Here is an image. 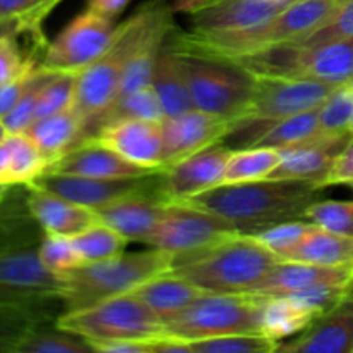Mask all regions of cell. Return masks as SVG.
Returning a JSON list of instances; mask_svg holds the SVG:
<instances>
[{
	"instance_id": "15",
	"label": "cell",
	"mask_w": 353,
	"mask_h": 353,
	"mask_svg": "<svg viewBox=\"0 0 353 353\" xmlns=\"http://www.w3.org/2000/svg\"><path fill=\"white\" fill-rule=\"evenodd\" d=\"M161 130L164 138L162 165L168 168L196 152L223 143L236 131V123L228 117L192 109L179 116L165 117L161 123Z\"/></svg>"
},
{
	"instance_id": "2",
	"label": "cell",
	"mask_w": 353,
	"mask_h": 353,
	"mask_svg": "<svg viewBox=\"0 0 353 353\" xmlns=\"http://www.w3.org/2000/svg\"><path fill=\"white\" fill-rule=\"evenodd\" d=\"M324 188L299 179H261L231 183L178 202L210 210L231 221L243 233L303 219L307 207L317 202Z\"/></svg>"
},
{
	"instance_id": "43",
	"label": "cell",
	"mask_w": 353,
	"mask_h": 353,
	"mask_svg": "<svg viewBox=\"0 0 353 353\" xmlns=\"http://www.w3.org/2000/svg\"><path fill=\"white\" fill-rule=\"evenodd\" d=\"M314 228L312 223L305 219H296V221H286V223L274 224V226L262 228V230L252 231V233H245L268 247L269 250L274 252L279 259L285 252L292 250L295 245L302 241V238L309 233Z\"/></svg>"
},
{
	"instance_id": "47",
	"label": "cell",
	"mask_w": 353,
	"mask_h": 353,
	"mask_svg": "<svg viewBox=\"0 0 353 353\" xmlns=\"http://www.w3.org/2000/svg\"><path fill=\"white\" fill-rule=\"evenodd\" d=\"M347 185L353 186V137L347 143V147L341 150L334 164L331 165L330 172L321 183V188H330V186Z\"/></svg>"
},
{
	"instance_id": "42",
	"label": "cell",
	"mask_w": 353,
	"mask_h": 353,
	"mask_svg": "<svg viewBox=\"0 0 353 353\" xmlns=\"http://www.w3.org/2000/svg\"><path fill=\"white\" fill-rule=\"evenodd\" d=\"M76 83L78 72H57L41 90L34 119L72 109L76 99Z\"/></svg>"
},
{
	"instance_id": "31",
	"label": "cell",
	"mask_w": 353,
	"mask_h": 353,
	"mask_svg": "<svg viewBox=\"0 0 353 353\" xmlns=\"http://www.w3.org/2000/svg\"><path fill=\"white\" fill-rule=\"evenodd\" d=\"M321 133L319 124V107L307 112L295 114V116L285 117L278 123L271 124L261 133L255 134L248 147H264L283 150L292 145L305 141L309 138L317 137Z\"/></svg>"
},
{
	"instance_id": "12",
	"label": "cell",
	"mask_w": 353,
	"mask_h": 353,
	"mask_svg": "<svg viewBox=\"0 0 353 353\" xmlns=\"http://www.w3.org/2000/svg\"><path fill=\"white\" fill-rule=\"evenodd\" d=\"M116 31L112 17L86 9L45 47L41 65L55 72L83 71L109 50Z\"/></svg>"
},
{
	"instance_id": "53",
	"label": "cell",
	"mask_w": 353,
	"mask_h": 353,
	"mask_svg": "<svg viewBox=\"0 0 353 353\" xmlns=\"http://www.w3.org/2000/svg\"><path fill=\"white\" fill-rule=\"evenodd\" d=\"M7 134H9V131H7V128H6V124H3V121L0 119V141L6 140Z\"/></svg>"
},
{
	"instance_id": "5",
	"label": "cell",
	"mask_w": 353,
	"mask_h": 353,
	"mask_svg": "<svg viewBox=\"0 0 353 353\" xmlns=\"http://www.w3.org/2000/svg\"><path fill=\"white\" fill-rule=\"evenodd\" d=\"M172 265L174 255L154 247L137 254H119L107 261L83 264L62 278L64 288L61 299L64 312L126 295L141 283L171 271Z\"/></svg>"
},
{
	"instance_id": "6",
	"label": "cell",
	"mask_w": 353,
	"mask_h": 353,
	"mask_svg": "<svg viewBox=\"0 0 353 353\" xmlns=\"http://www.w3.org/2000/svg\"><path fill=\"white\" fill-rule=\"evenodd\" d=\"M228 62L254 76L317 79L336 86H353V38L316 47L286 41Z\"/></svg>"
},
{
	"instance_id": "36",
	"label": "cell",
	"mask_w": 353,
	"mask_h": 353,
	"mask_svg": "<svg viewBox=\"0 0 353 353\" xmlns=\"http://www.w3.org/2000/svg\"><path fill=\"white\" fill-rule=\"evenodd\" d=\"M71 241L76 250H78V254L81 255L85 264L116 257V255L123 254L126 245L130 243L117 231H114L112 228L105 226L102 223L76 234V236L71 238Z\"/></svg>"
},
{
	"instance_id": "32",
	"label": "cell",
	"mask_w": 353,
	"mask_h": 353,
	"mask_svg": "<svg viewBox=\"0 0 353 353\" xmlns=\"http://www.w3.org/2000/svg\"><path fill=\"white\" fill-rule=\"evenodd\" d=\"M117 119H143L152 121V123H162L165 119V114L154 86H145V88L117 97L110 109L97 121L88 138H92L103 124Z\"/></svg>"
},
{
	"instance_id": "22",
	"label": "cell",
	"mask_w": 353,
	"mask_h": 353,
	"mask_svg": "<svg viewBox=\"0 0 353 353\" xmlns=\"http://www.w3.org/2000/svg\"><path fill=\"white\" fill-rule=\"evenodd\" d=\"M165 205L168 200L162 195L161 188H157L107 203L95 209V214L100 223L112 228L128 241L145 243L161 223Z\"/></svg>"
},
{
	"instance_id": "20",
	"label": "cell",
	"mask_w": 353,
	"mask_h": 353,
	"mask_svg": "<svg viewBox=\"0 0 353 353\" xmlns=\"http://www.w3.org/2000/svg\"><path fill=\"white\" fill-rule=\"evenodd\" d=\"M92 138L116 150L133 164L148 169H164V138L161 123L143 119L110 121Z\"/></svg>"
},
{
	"instance_id": "21",
	"label": "cell",
	"mask_w": 353,
	"mask_h": 353,
	"mask_svg": "<svg viewBox=\"0 0 353 353\" xmlns=\"http://www.w3.org/2000/svg\"><path fill=\"white\" fill-rule=\"evenodd\" d=\"M52 172L90 176L102 179H131L147 178L162 172L164 169H148L126 161L112 148L105 147L93 138H86L76 147L69 148L64 155L47 168Z\"/></svg>"
},
{
	"instance_id": "7",
	"label": "cell",
	"mask_w": 353,
	"mask_h": 353,
	"mask_svg": "<svg viewBox=\"0 0 353 353\" xmlns=\"http://www.w3.org/2000/svg\"><path fill=\"white\" fill-rule=\"evenodd\" d=\"M61 330L97 345L123 340H159L168 336L161 317L140 299L119 295L86 309L68 310L57 317Z\"/></svg>"
},
{
	"instance_id": "29",
	"label": "cell",
	"mask_w": 353,
	"mask_h": 353,
	"mask_svg": "<svg viewBox=\"0 0 353 353\" xmlns=\"http://www.w3.org/2000/svg\"><path fill=\"white\" fill-rule=\"evenodd\" d=\"M152 86L161 100L165 117L179 116V114L195 109L188 83L179 68L178 55L169 45H164L159 54Z\"/></svg>"
},
{
	"instance_id": "27",
	"label": "cell",
	"mask_w": 353,
	"mask_h": 353,
	"mask_svg": "<svg viewBox=\"0 0 353 353\" xmlns=\"http://www.w3.org/2000/svg\"><path fill=\"white\" fill-rule=\"evenodd\" d=\"M281 261L309 262L353 271V236L314 226L299 245L281 255Z\"/></svg>"
},
{
	"instance_id": "50",
	"label": "cell",
	"mask_w": 353,
	"mask_h": 353,
	"mask_svg": "<svg viewBox=\"0 0 353 353\" xmlns=\"http://www.w3.org/2000/svg\"><path fill=\"white\" fill-rule=\"evenodd\" d=\"M130 2L131 0H88V9L114 19L117 14H121L126 9Z\"/></svg>"
},
{
	"instance_id": "30",
	"label": "cell",
	"mask_w": 353,
	"mask_h": 353,
	"mask_svg": "<svg viewBox=\"0 0 353 353\" xmlns=\"http://www.w3.org/2000/svg\"><path fill=\"white\" fill-rule=\"evenodd\" d=\"M321 314L295 296H268L262 317V333L271 340L285 341L286 338L305 331Z\"/></svg>"
},
{
	"instance_id": "3",
	"label": "cell",
	"mask_w": 353,
	"mask_h": 353,
	"mask_svg": "<svg viewBox=\"0 0 353 353\" xmlns=\"http://www.w3.org/2000/svg\"><path fill=\"white\" fill-rule=\"evenodd\" d=\"M341 0H292L281 12L255 26L228 33H176L169 47L196 57L233 61L272 45L300 41L336 12Z\"/></svg>"
},
{
	"instance_id": "33",
	"label": "cell",
	"mask_w": 353,
	"mask_h": 353,
	"mask_svg": "<svg viewBox=\"0 0 353 353\" xmlns=\"http://www.w3.org/2000/svg\"><path fill=\"white\" fill-rule=\"evenodd\" d=\"M279 161L281 155L274 148L245 147L241 150H233L226 164L223 185L268 179Z\"/></svg>"
},
{
	"instance_id": "17",
	"label": "cell",
	"mask_w": 353,
	"mask_h": 353,
	"mask_svg": "<svg viewBox=\"0 0 353 353\" xmlns=\"http://www.w3.org/2000/svg\"><path fill=\"white\" fill-rule=\"evenodd\" d=\"M231 152V148L217 143L164 168L161 174L164 199L186 200L223 185Z\"/></svg>"
},
{
	"instance_id": "11",
	"label": "cell",
	"mask_w": 353,
	"mask_h": 353,
	"mask_svg": "<svg viewBox=\"0 0 353 353\" xmlns=\"http://www.w3.org/2000/svg\"><path fill=\"white\" fill-rule=\"evenodd\" d=\"M336 88L340 86L317 79L255 76L250 105L236 130L257 124L262 131L285 117L317 109Z\"/></svg>"
},
{
	"instance_id": "25",
	"label": "cell",
	"mask_w": 353,
	"mask_h": 353,
	"mask_svg": "<svg viewBox=\"0 0 353 353\" xmlns=\"http://www.w3.org/2000/svg\"><path fill=\"white\" fill-rule=\"evenodd\" d=\"M209 293L207 290L190 283L188 279L168 271L138 285L137 288L131 290L130 295L140 299L161 317L162 323L168 324L169 321L185 312L192 303Z\"/></svg>"
},
{
	"instance_id": "13",
	"label": "cell",
	"mask_w": 353,
	"mask_h": 353,
	"mask_svg": "<svg viewBox=\"0 0 353 353\" xmlns=\"http://www.w3.org/2000/svg\"><path fill=\"white\" fill-rule=\"evenodd\" d=\"M292 0H179L195 33H228L271 19Z\"/></svg>"
},
{
	"instance_id": "19",
	"label": "cell",
	"mask_w": 353,
	"mask_h": 353,
	"mask_svg": "<svg viewBox=\"0 0 353 353\" xmlns=\"http://www.w3.org/2000/svg\"><path fill=\"white\" fill-rule=\"evenodd\" d=\"M283 353H353V281L340 302L317 317L295 340L279 345Z\"/></svg>"
},
{
	"instance_id": "16",
	"label": "cell",
	"mask_w": 353,
	"mask_h": 353,
	"mask_svg": "<svg viewBox=\"0 0 353 353\" xmlns=\"http://www.w3.org/2000/svg\"><path fill=\"white\" fill-rule=\"evenodd\" d=\"M159 174L131 179H102L90 178V176L68 174V172L45 171L30 185L47 190L54 195H59L62 199L71 200V202L95 210L99 207L107 205V203L124 199V196L157 190L154 179Z\"/></svg>"
},
{
	"instance_id": "44",
	"label": "cell",
	"mask_w": 353,
	"mask_h": 353,
	"mask_svg": "<svg viewBox=\"0 0 353 353\" xmlns=\"http://www.w3.org/2000/svg\"><path fill=\"white\" fill-rule=\"evenodd\" d=\"M19 34L14 33L0 38V86L41 64L34 55L24 54L17 41Z\"/></svg>"
},
{
	"instance_id": "51",
	"label": "cell",
	"mask_w": 353,
	"mask_h": 353,
	"mask_svg": "<svg viewBox=\"0 0 353 353\" xmlns=\"http://www.w3.org/2000/svg\"><path fill=\"white\" fill-rule=\"evenodd\" d=\"M9 171H10L9 148H7L6 140H2L0 141V183H3V185H10Z\"/></svg>"
},
{
	"instance_id": "45",
	"label": "cell",
	"mask_w": 353,
	"mask_h": 353,
	"mask_svg": "<svg viewBox=\"0 0 353 353\" xmlns=\"http://www.w3.org/2000/svg\"><path fill=\"white\" fill-rule=\"evenodd\" d=\"M347 38H353V0H341L336 12L330 17V21L312 34L300 40V43L307 47H316V45L347 40Z\"/></svg>"
},
{
	"instance_id": "54",
	"label": "cell",
	"mask_w": 353,
	"mask_h": 353,
	"mask_svg": "<svg viewBox=\"0 0 353 353\" xmlns=\"http://www.w3.org/2000/svg\"><path fill=\"white\" fill-rule=\"evenodd\" d=\"M350 131L353 133V117H352V124H350Z\"/></svg>"
},
{
	"instance_id": "34",
	"label": "cell",
	"mask_w": 353,
	"mask_h": 353,
	"mask_svg": "<svg viewBox=\"0 0 353 353\" xmlns=\"http://www.w3.org/2000/svg\"><path fill=\"white\" fill-rule=\"evenodd\" d=\"M48 324V323H47ZM31 327L17 340L14 353H88L95 352L92 345L76 334L61 330L57 324L54 326Z\"/></svg>"
},
{
	"instance_id": "14",
	"label": "cell",
	"mask_w": 353,
	"mask_h": 353,
	"mask_svg": "<svg viewBox=\"0 0 353 353\" xmlns=\"http://www.w3.org/2000/svg\"><path fill=\"white\" fill-rule=\"evenodd\" d=\"M64 279L48 271L38 248L0 252V300H62Z\"/></svg>"
},
{
	"instance_id": "18",
	"label": "cell",
	"mask_w": 353,
	"mask_h": 353,
	"mask_svg": "<svg viewBox=\"0 0 353 353\" xmlns=\"http://www.w3.org/2000/svg\"><path fill=\"white\" fill-rule=\"evenodd\" d=\"M353 133L324 134L279 150L281 161L268 179H299L321 186L338 155L341 154Z\"/></svg>"
},
{
	"instance_id": "37",
	"label": "cell",
	"mask_w": 353,
	"mask_h": 353,
	"mask_svg": "<svg viewBox=\"0 0 353 353\" xmlns=\"http://www.w3.org/2000/svg\"><path fill=\"white\" fill-rule=\"evenodd\" d=\"M188 353H272L279 343L264 333H238L186 341Z\"/></svg>"
},
{
	"instance_id": "52",
	"label": "cell",
	"mask_w": 353,
	"mask_h": 353,
	"mask_svg": "<svg viewBox=\"0 0 353 353\" xmlns=\"http://www.w3.org/2000/svg\"><path fill=\"white\" fill-rule=\"evenodd\" d=\"M10 188H12V185H3V183H0V202L6 199V195L9 193Z\"/></svg>"
},
{
	"instance_id": "28",
	"label": "cell",
	"mask_w": 353,
	"mask_h": 353,
	"mask_svg": "<svg viewBox=\"0 0 353 353\" xmlns=\"http://www.w3.org/2000/svg\"><path fill=\"white\" fill-rule=\"evenodd\" d=\"M24 134H28L34 141V145L52 164L69 148L81 143L83 119L72 107V109L62 110L52 116L34 119L24 131Z\"/></svg>"
},
{
	"instance_id": "8",
	"label": "cell",
	"mask_w": 353,
	"mask_h": 353,
	"mask_svg": "<svg viewBox=\"0 0 353 353\" xmlns=\"http://www.w3.org/2000/svg\"><path fill=\"white\" fill-rule=\"evenodd\" d=\"M268 296L261 293H209L165 324V334L183 341L238 333H262Z\"/></svg>"
},
{
	"instance_id": "48",
	"label": "cell",
	"mask_w": 353,
	"mask_h": 353,
	"mask_svg": "<svg viewBox=\"0 0 353 353\" xmlns=\"http://www.w3.org/2000/svg\"><path fill=\"white\" fill-rule=\"evenodd\" d=\"M37 68L30 69V71H26L24 74L12 79V81L0 86V119H2L3 116H7V114L16 107V103L19 102L21 97H23L24 92L28 90V85H30L31 74H33V71Z\"/></svg>"
},
{
	"instance_id": "40",
	"label": "cell",
	"mask_w": 353,
	"mask_h": 353,
	"mask_svg": "<svg viewBox=\"0 0 353 353\" xmlns=\"http://www.w3.org/2000/svg\"><path fill=\"white\" fill-rule=\"evenodd\" d=\"M38 255H40L41 264L61 278L85 264L81 255L72 245L71 238L57 236V234H43L38 247Z\"/></svg>"
},
{
	"instance_id": "41",
	"label": "cell",
	"mask_w": 353,
	"mask_h": 353,
	"mask_svg": "<svg viewBox=\"0 0 353 353\" xmlns=\"http://www.w3.org/2000/svg\"><path fill=\"white\" fill-rule=\"evenodd\" d=\"M353 117V86H340L319 107L321 133L338 134L350 131ZM352 133V131H350Z\"/></svg>"
},
{
	"instance_id": "35",
	"label": "cell",
	"mask_w": 353,
	"mask_h": 353,
	"mask_svg": "<svg viewBox=\"0 0 353 353\" xmlns=\"http://www.w3.org/2000/svg\"><path fill=\"white\" fill-rule=\"evenodd\" d=\"M6 143L10 155V185H30L47 171L50 162L28 134L9 133Z\"/></svg>"
},
{
	"instance_id": "24",
	"label": "cell",
	"mask_w": 353,
	"mask_h": 353,
	"mask_svg": "<svg viewBox=\"0 0 353 353\" xmlns=\"http://www.w3.org/2000/svg\"><path fill=\"white\" fill-rule=\"evenodd\" d=\"M352 281V269L327 268V265L309 264V262L279 261L262 279L254 293L265 296H285L319 285H348Z\"/></svg>"
},
{
	"instance_id": "9",
	"label": "cell",
	"mask_w": 353,
	"mask_h": 353,
	"mask_svg": "<svg viewBox=\"0 0 353 353\" xmlns=\"http://www.w3.org/2000/svg\"><path fill=\"white\" fill-rule=\"evenodd\" d=\"M174 54L178 55L195 109L228 117L238 128L250 105L255 76L233 62L196 57L176 50Z\"/></svg>"
},
{
	"instance_id": "38",
	"label": "cell",
	"mask_w": 353,
	"mask_h": 353,
	"mask_svg": "<svg viewBox=\"0 0 353 353\" xmlns=\"http://www.w3.org/2000/svg\"><path fill=\"white\" fill-rule=\"evenodd\" d=\"M55 74H57V72L50 71V69H45L41 64L34 69L24 95L21 97L19 102L16 103V107H14L7 116L2 117L3 124H6L9 133H24V131L30 128V124L34 121V116H37V105L38 100H40L41 90H43V86L47 85Z\"/></svg>"
},
{
	"instance_id": "4",
	"label": "cell",
	"mask_w": 353,
	"mask_h": 353,
	"mask_svg": "<svg viewBox=\"0 0 353 353\" xmlns=\"http://www.w3.org/2000/svg\"><path fill=\"white\" fill-rule=\"evenodd\" d=\"M281 259L248 234L174 257L171 272L210 293H254Z\"/></svg>"
},
{
	"instance_id": "26",
	"label": "cell",
	"mask_w": 353,
	"mask_h": 353,
	"mask_svg": "<svg viewBox=\"0 0 353 353\" xmlns=\"http://www.w3.org/2000/svg\"><path fill=\"white\" fill-rule=\"evenodd\" d=\"M12 185L6 199L0 202V252L16 248H38L43 238V230L28 207L24 185Z\"/></svg>"
},
{
	"instance_id": "23",
	"label": "cell",
	"mask_w": 353,
	"mask_h": 353,
	"mask_svg": "<svg viewBox=\"0 0 353 353\" xmlns=\"http://www.w3.org/2000/svg\"><path fill=\"white\" fill-rule=\"evenodd\" d=\"M26 188L28 207L43 233L72 238L100 223L93 209L62 199L38 186L26 185Z\"/></svg>"
},
{
	"instance_id": "49",
	"label": "cell",
	"mask_w": 353,
	"mask_h": 353,
	"mask_svg": "<svg viewBox=\"0 0 353 353\" xmlns=\"http://www.w3.org/2000/svg\"><path fill=\"white\" fill-rule=\"evenodd\" d=\"M40 24L41 23L30 19V17H3V19H0V38L14 33L38 31Z\"/></svg>"
},
{
	"instance_id": "1",
	"label": "cell",
	"mask_w": 353,
	"mask_h": 353,
	"mask_svg": "<svg viewBox=\"0 0 353 353\" xmlns=\"http://www.w3.org/2000/svg\"><path fill=\"white\" fill-rule=\"evenodd\" d=\"M171 30H174V24L168 3L164 0H148L117 26L109 50L78 72L74 110L83 119V140L92 134L97 121L119 97L121 79L130 59L148 40Z\"/></svg>"
},
{
	"instance_id": "10",
	"label": "cell",
	"mask_w": 353,
	"mask_h": 353,
	"mask_svg": "<svg viewBox=\"0 0 353 353\" xmlns=\"http://www.w3.org/2000/svg\"><path fill=\"white\" fill-rule=\"evenodd\" d=\"M241 233L243 231L223 216L186 202L168 200L161 223L145 245L183 257L233 240Z\"/></svg>"
},
{
	"instance_id": "39",
	"label": "cell",
	"mask_w": 353,
	"mask_h": 353,
	"mask_svg": "<svg viewBox=\"0 0 353 353\" xmlns=\"http://www.w3.org/2000/svg\"><path fill=\"white\" fill-rule=\"evenodd\" d=\"M303 219L331 233L353 236V202L317 200L307 207Z\"/></svg>"
},
{
	"instance_id": "46",
	"label": "cell",
	"mask_w": 353,
	"mask_h": 353,
	"mask_svg": "<svg viewBox=\"0 0 353 353\" xmlns=\"http://www.w3.org/2000/svg\"><path fill=\"white\" fill-rule=\"evenodd\" d=\"M61 0H0V19L3 17H37L43 21Z\"/></svg>"
}]
</instances>
